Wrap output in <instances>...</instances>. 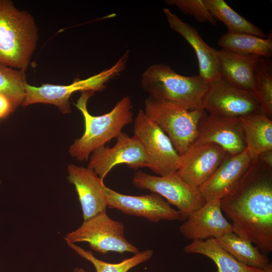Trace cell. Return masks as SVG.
Segmentation results:
<instances>
[{
	"label": "cell",
	"mask_w": 272,
	"mask_h": 272,
	"mask_svg": "<svg viewBox=\"0 0 272 272\" xmlns=\"http://www.w3.org/2000/svg\"><path fill=\"white\" fill-rule=\"evenodd\" d=\"M233 232L263 253L272 251V168L258 159L251 163L238 187L220 200Z\"/></svg>",
	"instance_id": "1"
},
{
	"label": "cell",
	"mask_w": 272,
	"mask_h": 272,
	"mask_svg": "<svg viewBox=\"0 0 272 272\" xmlns=\"http://www.w3.org/2000/svg\"><path fill=\"white\" fill-rule=\"evenodd\" d=\"M94 93L81 92L75 104L84 117L85 130L82 137L75 140L70 147L69 152L79 161L87 160L94 150L116 138L122 128L133 120V106L128 95L123 96L109 112L99 116L91 115L87 109V102Z\"/></svg>",
	"instance_id": "2"
},
{
	"label": "cell",
	"mask_w": 272,
	"mask_h": 272,
	"mask_svg": "<svg viewBox=\"0 0 272 272\" xmlns=\"http://www.w3.org/2000/svg\"><path fill=\"white\" fill-rule=\"evenodd\" d=\"M33 17L0 0V63L26 72L38 40Z\"/></svg>",
	"instance_id": "3"
},
{
	"label": "cell",
	"mask_w": 272,
	"mask_h": 272,
	"mask_svg": "<svg viewBox=\"0 0 272 272\" xmlns=\"http://www.w3.org/2000/svg\"><path fill=\"white\" fill-rule=\"evenodd\" d=\"M141 85L149 97L189 110L202 108L208 87L199 75L182 76L164 63L149 66L142 74Z\"/></svg>",
	"instance_id": "4"
},
{
	"label": "cell",
	"mask_w": 272,
	"mask_h": 272,
	"mask_svg": "<svg viewBox=\"0 0 272 272\" xmlns=\"http://www.w3.org/2000/svg\"><path fill=\"white\" fill-rule=\"evenodd\" d=\"M144 111L167 134L178 154L189 149L196 137L198 123L207 115L202 108L189 110L148 97Z\"/></svg>",
	"instance_id": "5"
},
{
	"label": "cell",
	"mask_w": 272,
	"mask_h": 272,
	"mask_svg": "<svg viewBox=\"0 0 272 272\" xmlns=\"http://www.w3.org/2000/svg\"><path fill=\"white\" fill-rule=\"evenodd\" d=\"M128 52L125 53L109 69L103 71L84 80L77 79L68 85L43 84L36 87L25 86V96L21 104L23 107L35 103L49 104L58 107L61 113L66 114L72 111L69 99L77 91H102L106 83L119 75L125 67Z\"/></svg>",
	"instance_id": "6"
},
{
	"label": "cell",
	"mask_w": 272,
	"mask_h": 272,
	"mask_svg": "<svg viewBox=\"0 0 272 272\" xmlns=\"http://www.w3.org/2000/svg\"><path fill=\"white\" fill-rule=\"evenodd\" d=\"M66 243L85 242L93 250L101 254L110 251L121 254H136L138 248L131 244L124 236L122 223L111 219L103 211L84 220L82 225L64 237Z\"/></svg>",
	"instance_id": "7"
},
{
	"label": "cell",
	"mask_w": 272,
	"mask_h": 272,
	"mask_svg": "<svg viewBox=\"0 0 272 272\" xmlns=\"http://www.w3.org/2000/svg\"><path fill=\"white\" fill-rule=\"evenodd\" d=\"M133 127L134 135L140 140L145 150L146 167L162 176L176 172L181 156L167 134L143 109L139 111Z\"/></svg>",
	"instance_id": "8"
},
{
	"label": "cell",
	"mask_w": 272,
	"mask_h": 272,
	"mask_svg": "<svg viewBox=\"0 0 272 272\" xmlns=\"http://www.w3.org/2000/svg\"><path fill=\"white\" fill-rule=\"evenodd\" d=\"M132 182L135 187L156 193L175 206L180 214V221L185 220L206 202L198 190L186 183L176 172L157 176L139 170L134 174Z\"/></svg>",
	"instance_id": "9"
},
{
	"label": "cell",
	"mask_w": 272,
	"mask_h": 272,
	"mask_svg": "<svg viewBox=\"0 0 272 272\" xmlns=\"http://www.w3.org/2000/svg\"><path fill=\"white\" fill-rule=\"evenodd\" d=\"M201 104L209 114L230 117L262 113L253 93L234 87L221 77L208 83Z\"/></svg>",
	"instance_id": "10"
},
{
	"label": "cell",
	"mask_w": 272,
	"mask_h": 272,
	"mask_svg": "<svg viewBox=\"0 0 272 272\" xmlns=\"http://www.w3.org/2000/svg\"><path fill=\"white\" fill-rule=\"evenodd\" d=\"M111 148L105 146L92 152L88 168L93 170L103 180L107 174L115 166L126 164L129 168L146 167L147 159L144 147L135 135L130 137L121 132Z\"/></svg>",
	"instance_id": "11"
},
{
	"label": "cell",
	"mask_w": 272,
	"mask_h": 272,
	"mask_svg": "<svg viewBox=\"0 0 272 272\" xmlns=\"http://www.w3.org/2000/svg\"><path fill=\"white\" fill-rule=\"evenodd\" d=\"M104 191L109 208L128 215L144 218L151 222L180 220L179 212L156 193L139 196L126 195L105 185Z\"/></svg>",
	"instance_id": "12"
},
{
	"label": "cell",
	"mask_w": 272,
	"mask_h": 272,
	"mask_svg": "<svg viewBox=\"0 0 272 272\" xmlns=\"http://www.w3.org/2000/svg\"><path fill=\"white\" fill-rule=\"evenodd\" d=\"M207 143L217 144L230 155L244 150L246 146L240 118L212 114L203 116L190 148Z\"/></svg>",
	"instance_id": "13"
},
{
	"label": "cell",
	"mask_w": 272,
	"mask_h": 272,
	"mask_svg": "<svg viewBox=\"0 0 272 272\" xmlns=\"http://www.w3.org/2000/svg\"><path fill=\"white\" fill-rule=\"evenodd\" d=\"M228 154L222 147L213 143L190 148L181 156L176 173L190 186L198 189L212 176Z\"/></svg>",
	"instance_id": "14"
},
{
	"label": "cell",
	"mask_w": 272,
	"mask_h": 272,
	"mask_svg": "<svg viewBox=\"0 0 272 272\" xmlns=\"http://www.w3.org/2000/svg\"><path fill=\"white\" fill-rule=\"evenodd\" d=\"M252 160L247 149L228 154L219 167L197 189L206 201L221 200L228 196L245 177Z\"/></svg>",
	"instance_id": "15"
},
{
	"label": "cell",
	"mask_w": 272,
	"mask_h": 272,
	"mask_svg": "<svg viewBox=\"0 0 272 272\" xmlns=\"http://www.w3.org/2000/svg\"><path fill=\"white\" fill-rule=\"evenodd\" d=\"M179 231L186 238L193 241L216 239L233 232V228L222 213L220 200H212L190 213Z\"/></svg>",
	"instance_id": "16"
},
{
	"label": "cell",
	"mask_w": 272,
	"mask_h": 272,
	"mask_svg": "<svg viewBox=\"0 0 272 272\" xmlns=\"http://www.w3.org/2000/svg\"><path fill=\"white\" fill-rule=\"evenodd\" d=\"M67 172V180L75 186L84 220L106 211L103 180L93 170L72 164L68 165Z\"/></svg>",
	"instance_id": "17"
},
{
	"label": "cell",
	"mask_w": 272,
	"mask_h": 272,
	"mask_svg": "<svg viewBox=\"0 0 272 272\" xmlns=\"http://www.w3.org/2000/svg\"><path fill=\"white\" fill-rule=\"evenodd\" d=\"M163 12L171 29L183 37L194 49L198 64V75L208 83L220 78L217 49L209 45L195 28L169 9H163Z\"/></svg>",
	"instance_id": "18"
},
{
	"label": "cell",
	"mask_w": 272,
	"mask_h": 272,
	"mask_svg": "<svg viewBox=\"0 0 272 272\" xmlns=\"http://www.w3.org/2000/svg\"><path fill=\"white\" fill-rule=\"evenodd\" d=\"M216 52L220 76L234 87L253 94L255 68L261 57L222 49Z\"/></svg>",
	"instance_id": "19"
},
{
	"label": "cell",
	"mask_w": 272,
	"mask_h": 272,
	"mask_svg": "<svg viewBox=\"0 0 272 272\" xmlns=\"http://www.w3.org/2000/svg\"><path fill=\"white\" fill-rule=\"evenodd\" d=\"M244 133L246 148L252 162L260 154L272 149V120L263 113L239 118Z\"/></svg>",
	"instance_id": "20"
},
{
	"label": "cell",
	"mask_w": 272,
	"mask_h": 272,
	"mask_svg": "<svg viewBox=\"0 0 272 272\" xmlns=\"http://www.w3.org/2000/svg\"><path fill=\"white\" fill-rule=\"evenodd\" d=\"M187 253L199 254L211 259L217 272H264V269L245 265L224 250L215 239L193 240L183 248Z\"/></svg>",
	"instance_id": "21"
},
{
	"label": "cell",
	"mask_w": 272,
	"mask_h": 272,
	"mask_svg": "<svg viewBox=\"0 0 272 272\" xmlns=\"http://www.w3.org/2000/svg\"><path fill=\"white\" fill-rule=\"evenodd\" d=\"M215 239L224 250L245 265L264 269L270 263L267 255L234 232L227 233Z\"/></svg>",
	"instance_id": "22"
},
{
	"label": "cell",
	"mask_w": 272,
	"mask_h": 272,
	"mask_svg": "<svg viewBox=\"0 0 272 272\" xmlns=\"http://www.w3.org/2000/svg\"><path fill=\"white\" fill-rule=\"evenodd\" d=\"M218 44L222 49L236 53L255 55L265 58L272 55V38H261L252 34L227 32L219 38Z\"/></svg>",
	"instance_id": "23"
},
{
	"label": "cell",
	"mask_w": 272,
	"mask_h": 272,
	"mask_svg": "<svg viewBox=\"0 0 272 272\" xmlns=\"http://www.w3.org/2000/svg\"><path fill=\"white\" fill-rule=\"evenodd\" d=\"M203 2L215 19L222 22L227 27L228 32L266 37L262 29L236 13L224 0H203Z\"/></svg>",
	"instance_id": "24"
},
{
	"label": "cell",
	"mask_w": 272,
	"mask_h": 272,
	"mask_svg": "<svg viewBox=\"0 0 272 272\" xmlns=\"http://www.w3.org/2000/svg\"><path fill=\"white\" fill-rule=\"evenodd\" d=\"M262 113L272 117V62L270 58L261 57L254 71V93Z\"/></svg>",
	"instance_id": "25"
},
{
	"label": "cell",
	"mask_w": 272,
	"mask_h": 272,
	"mask_svg": "<svg viewBox=\"0 0 272 272\" xmlns=\"http://www.w3.org/2000/svg\"><path fill=\"white\" fill-rule=\"evenodd\" d=\"M69 246L82 258L90 261L94 266L96 272H128L131 268L148 261L153 256V251L147 249L137 253L117 263H111L96 257L90 250L74 243H67Z\"/></svg>",
	"instance_id": "26"
},
{
	"label": "cell",
	"mask_w": 272,
	"mask_h": 272,
	"mask_svg": "<svg viewBox=\"0 0 272 272\" xmlns=\"http://www.w3.org/2000/svg\"><path fill=\"white\" fill-rule=\"evenodd\" d=\"M27 84L25 73L0 63V93L8 97L18 106L24 99Z\"/></svg>",
	"instance_id": "27"
},
{
	"label": "cell",
	"mask_w": 272,
	"mask_h": 272,
	"mask_svg": "<svg viewBox=\"0 0 272 272\" xmlns=\"http://www.w3.org/2000/svg\"><path fill=\"white\" fill-rule=\"evenodd\" d=\"M167 4L176 7L186 15L193 17L199 23L216 25L217 20L203 3V0H167Z\"/></svg>",
	"instance_id": "28"
},
{
	"label": "cell",
	"mask_w": 272,
	"mask_h": 272,
	"mask_svg": "<svg viewBox=\"0 0 272 272\" xmlns=\"http://www.w3.org/2000/svg\"><path fill=\"white\" fill-rule=\"evenodd\" d=\"M18 106L8 97L0 93V119L14 112Z\"/></svg>",
	"instance_id": "29"
},
{
	"label": "cell",
	"mask_w": 272,
	"mask_h": 272,
	"mask_svg": "<svg viewBox=\"0 0 272 272\" xmlns=\"http://www.w3.org/2000/svg\"><path fill=\"white\" fill-rule=\"evenodd\" d=\"M258 159L267 167L272 168V149L262 152Z\"/></svg>",
	"instance_id": "30"
},
{
	"label": "cell",
	"mask_w": 272,
	"mask_h": 272,
	"mask_svg": "<svg viewBox=\"0 0 272 272\" xmlns=\"http://www.w3.org/2000/svg\"><path fill=\"white\" fill-rule=\"evenodd\" d=\"M264 272H272V264L270 262L268 266L264 269Z\"/></svg>",
	"instance_id": "31"
},
{
	"label": "cell",
	"mask_w": 272,
	"mask_h": 272,
	"mask_svg": "<svg viewBox=\"0 0 272 272\" xmlns=\"http://www.w3.org/2000/svg\"><path fill=\"white\" fill-rule=\"evenodd\" d=\"M73 272H87V271L82 268L76 267L74 268Z\"/></svg>",
	"instance_id": "32"
},
{
	"label": "cell",
	"mask_w": 272,
	"mask_h": 272,
	"mask_svg": "<svg viewBox=\"0 0 272 272\" xmlns=\"http://www.w3.org/2000/svg\"><path fill=\"white\" fill-rule=\"evenodd\" d=\"M1 179H0V185H1Z\"/></svg>",
	"instance_id": "33"
}]
</instances>
